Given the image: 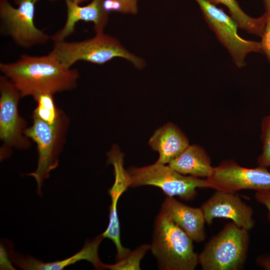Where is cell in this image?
Instances as JSON below:
<instances>
[{"label":"cell","instance_id":"1","mask_svg":"<svg viewBox=\"0 0 270 270\" xmlns=\"http://www.w3.org/2000/svg\"><path fill=\"white\" fill-rule=\"evenodd\" d=\"M0 70L22 97L72 90L79 76L77 70L65 67L50 53L40 56L22 55L16 62L0 63Z\"/></svg>","mask_w":270,"mask_h":270},{"label":"cell","instance_id":"2","mask_svg":"<svg viewBox=\"0 0 270 270\" xmlns=\"http://www.w3.org/2000/svg\"><path fill=\"white\" fill-rule=\"evenodd\" d=\"M192 239L165 214L160 212L154 223L150 249L163 270H194L198 254Z\"/></svg>","mask_w":270,"mask_h":270},{"label":"cell","instance_id":"3","mask_svg":"<svg viewBox=\"0 0 270 270\" xmlns=\"http://www.w3.org/2000/svg\"><path fill=\"white\" fill-rule=\"evenodd\" d=\"M50 53L68 68L78 60L103 64L117 57L126 59L138 69L146 64L142 58L130 52L116 38L104 32L80 42H54Z\"/></svg>","mask_w":270,"mask_h":270},{"label":"cell","instance_id":"4","mask_svg":"<svg viewBox=\"0 0 270 270\" xmlns=\"http://www.w3.org/2000/svg\"><path fill=\"white\" fill-rule=\"evenodd\" d=\"M249 244L248 230L228 222L206 244L198 254V264L203 270H240L246 262Z\"/></svg>","mask_w":270,"mask_h":270},{"label":"cell","instance_id":"5","mask_svg":"<svg viewBox=\"0 0 270 270\" xmlns=\"http://www.w3.org/2000/svg\"><path fill=\"white\" fill-rule=\"evenodd\" d=\"M130 187L153 186L160 188L168 196H178L188 201L194 199L196 188H211L207 180L182 174L168 165L155 163L141 168H130Z\"/></svg>","mask_w":270,"mask_h":270},{"label":"cell","instance_id":"6","mask_svg":"<svg viewBox=\"0 0 270 270\" xmlns=\"http://www.w3.org/2000/svg\"><path fill=\"white\" fill-rule=\"evenodd\" d=\"M33 123L24 132L26 136L37 145L38 166L36 170L28 175L34 178L38 186V192L42 194L44 180L58 164V157L62 146L67 127L66 116L61 112L58 120L49 124L32 116Z\"/></svg>","mask_w":270,"mask_h":270},{"label":"cell","instance_id":"7","mask_svg":"<svg viewBox=\"0 0 270 270\" xmlns=\"http://www.w3.org/2000/svg\"><path fill=\"white\" fill-rule=\"evenodd\" d=\"M195 0L209 28L228 50L238 68L246 66L245 58L248 54L252 52L262 53L260 42L246 40L238 36L237 23L222 8L208 0Z\"/></svg>","mask_w":270,"mask_h":270},{"label":"cell","instance_id":"8","mask_svg":"<svg viewBox=\"0 0 270 270\" xmlns=\"http://www.w3.org/2000/svg\"><path fill=\"white\" fill-rule=\"evenodd\" d=\"M207 180L211 188L229 192L242 190L270 191V172L267 168H247L232 160H222L214 167Z\"/></svg>","mask_w":270,"mask_h":270},{"label":"cell","instance_id":"9","mask_svg":"<svg viewBox=\"0 0 270 270\" xmlns=\"http://www.w3.org/2000/svg\"><path fill=\"white\" fill-rule=\"evenodd\" d=\"M0 92V138L3 147L29 148V138L24 134L26 122L18 111V101L22 98L20 91L10 79L1 76Z\"/></svg>","mask_w":270,"mask_h":270},{"label":"cell","instance_id":"10","mask_svg":"<svg viewBox=\"0 0 270 270\" xmlns=\"http://www.w3.org/2000/svg\"><path fill=\"white\" fill-rule=\"evenodd\" d=\"M39 0H20L18 8L7 0H0V16L7 34L17 45L29 48L46 42L50 36L34 23L35 4Z\"/></svg>","mask_w":270,"mask_h":270},{"label":"cell","instance_id":"11","mask_svg":"<svg viewBox=\"0 0 270 270\" xmlns=\"http://www.w3.org/2000/svg\"><path fill=\"white\" fill-rule=\"evenodd\" d=\"M206 222L210 225L214 218H229L238 226L248 231L254 226L252 208L235 193L216 190L200 207Z\"/></svg>","mask_w":270,"mask_h":270},{"label":"cell","instance_id":"12","mask_svg":"<svg viewBox=\"0 0 270 270\" xmlns=\"http://www.w3.org/2000/svg\"><path fill=\"white\" fill-rule=\"evenodd\" d=\"M108 163L114 168V182L108 190L111 204L110 207L109 223L106 230L102 234L104 238H110L116 244L120 243V226L118 214L117 204L122 194L130 187V176L124 166V154L116 145H114L107 153Z\"/></svg>","mask_w":270,"mask_h":270},{"label":"cell","instance_id":"13","mask_svg":"<svg viewBox=\"0 0 270 270\" xmlns=\"http://www.w3.org/2000/svg\"><path fill=\"white\" fill-rule=\"evenodd\" d=\"M104 0H92L86 6L66 0L67 18L62 30L50 36L54 42L64 40L74 31L76 24L80 20L92 22L96 34L103 32L108 20V12L104 7Z\"/></svg>","mask_w":270,"mask_h":270},{"label":"cell","instance_id":"14","mask_svg":"<svg viewBox=\"0 0 270 270\" xmlns=\"http://www.w3.org/2000/svg\"><path fill=\"white\" fill-rule=\"evenodd\" d=\"M104 238L102 234L95 238L90 242H87L82 249L74 256L61 261L44 262L32 256H24L10 252V257L16 266L24 270H60L76 262L86 260L91 262L96 269H105L104 264L98 256V247Z\"/></svg>","mask_w":270,"mask_h":270},{"label":"cell","instance_id":"15","mask_svg":"<svg viewBox=\"0 0 270 270\" xmlns=\"http://www.w3.org/2000/svg\"><path fill=\"white\" fill-rule=\"evenodd\" d=\"M160 212L182 228L193 241L200 242L205 240L206 221L200 208L190 206L174 197L167 196L162 204Z\"/></svg>","mask_w":270,"mask_h":270},{"label":"cell","instance_id":"16","mask_svg":"<svg viewBox=\"0 0 270 270\" xmlns=\"http://www.w3.org/2000/svg\"><path fill=\"white\" fill-rule=\"evenodd\" d=\"M148 144L159 154L156 162L163 164H168L190 145L184 134L171 122L156 130L148 141Z\"/></svg>","mask_w":270,"mask_h":270},{"label":"cell","instance_id":"17","mask_svg":"<svg viewBox=\"0 0 270 270\" xmlns=\"http://www.w3.org/2000/svg\"><path fill=\"white\" fill-rule=\"evenodd\" d=\"M168 165L182 174L206 178L212 175L214 168L206 150L197 144L189 145Z\"/></svg>","mask_w":270,"mask_h":270},{"label":"cell","instance_id":"18","mask_svg":"<svg viewBox=\"0 0 270 270\" xmlns=\"http://www.w3.org/2000/svg\"><path fill=\"white\" fill-rule=\"evenodd\" d=\"M208 0L216 6L218 4L224 5L228 8L230 16L236 22L239 28L249 34L262 36L266 23L264 14L258 18L251 17L242 10L236 0Z\"/></svg>","mask_w":270,"mask_h":270},{"label":"cell","instance_id":"19","mask_svg":"<svg viewBox=\"0 0 270 270\" xmlns=\"http://www.w3.org/2000/svg\"><path fill=\"white\" fill-rule=\"evenodd\" d=\"M53 96L52 94L46 92L34 97L38 106L34 110L32 116L49 124L56 122L62 112L56 108Z\"/></svg>","mask_w":270,"mask_h":270},{"label":"cell","instance_id":"20","mask_svg":"<svg viewBox=\"0 0 270 270\" xmlns=\"http://www.w3.org/2000/svg\"><path fill=\"white\" fill-rule=\"evenodd\" d=\"M150 245L143 244L133 251H130L124 258L118 260L114 264H104L105 269L112 270H140V262Z\"/></svg>","mask_w":270,"mask_h":270},{"label":"cell","instance_id":"21","mask_svg":"<svg viewBox=\"0 0 270 270\" xmlns=\"http://www.w3.org/2000/svg\"><path fill=\"white\" fill-rule=\"evenodd\" d=\"M261 131L262 152L258 158V166L268 168L270 166V112L262 120Z\"/></svg>","mask_w":270,"mask_h":270},{"label":"cell","instance_id":"22","mask_svg":"<svg viewBox=\"0 0 270 270\" xmlns=\"http://www.w3.org/2000/svg\"><path fill=\"white\" fill-rule=\"evenodd\" d=\"M266 23L260 42L262 52L270 62V12H265Z\"/></svg>","mask_w":270,"mask_h":270},{"label":"cell","instance_id":"23","mask_svg":"<svg viewBox=\"0 0 270 270\" xmlns=\"http://www.w3.org/2000/svg\"><path fill=\"white\" fill-rule=\"evenodd\" d=\"M121 6L123 14H136L138 11V0H114Z\"/></svg>","mask_w":270,"mask_h":270},{"label":"cell","instance_id":"24","mask_svg":"<svg viewBox=\"0 0 270 270\" xmlns=\"http://www.w3.org/2000/svg\"><path fill=\"white\" fill-rule=\"evenodd\" d=\"M254 198L259 203L264 206L268 210V218L270 222V191H256Z\"/></svg>","mask_w":270,"mask_h":270},{"label":"cell","instance_id":"25","mask_svg":"<svg viewBox=\"0 0 270 270\" xmlns=\"http://www.w3.org/2000/svg\"><path fill=\"white\" fill-rule=\"evenodd\" d=\"M10 257L4 248L0 244V266L1 270H15L10 262Z\"/></svg>","mask_w":270,"mask_h":270},{"label":"cell","instance_id":"26","mask_svg":"<svg viewBox=\"0 0 270 270\" xmlns=\"http://www.w3.org/2000/svg\"><path fill=\"white\" fill-rule=\"evenodd\" d=\"M256 264L266 270H270V254H265L258 256L256 260Z\"/></svg>","mask_w":270,"mask_h":270},{"label":"cell","instance_id":"27","mask_svg":"<svg viewBox=\"0 0 270 270\" xmlns=\"http://www.w3.org/2000/svg\"><path fill=\"white\" fill-rule=\"evenodd\" d=\"M266 12H270V0H263Z\"/></svg>","mask_w":270,"mask_h":270},{"label":"cell","instance_id":"28","mask_svg":"<svg viewBox=\"0 0 270 270\" xmlns=\"http://www.w3.org/2000/svg\"><path fill=\"white\" fill-rule=\"evenodd\" d=\"M50 0V1H54V0ZM72 0L78 4H81L82 2H84L86 1H88V0Z\"/></svg>","mask_w":270,"mask_h":270},{"label":"cell","instance_id":"29","mask_svg":"<svg viewBox=\"0 0 270 270\" xmlns=\"http://www.w3.org/2000/svg\"><path fill=\"white\" fill-rule=\"evenodd\" d=\"M20 0H17V2H18Z\"/></svg>","mask_w":270,"mask_h":270},{"label":"cell","instance_id":"30","mask_svg":"<svg viewBox=\"0 0 270 270\" xmlns=\"http://www.w3.org/2000/svg\"></svg>","mask_w":270,"mask_h":270}]
</instances>
